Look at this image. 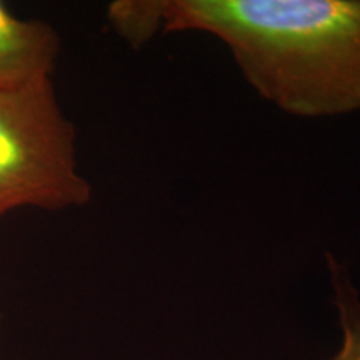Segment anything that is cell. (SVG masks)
<instances>
[{
	"label": "cell",
	"mask_w": 360,
	"mask_h": 360,
	"mask_svg": "<svg viewBox=\"0 0 360 360\" xmlns=\"http://www.w3.org/2000/svg\"><path fill=\"white\" fill-rule=\"evenodd\" d=\"M60 37L42 19H22L0 0V92L53 77Z\"/></svg>",
	"instance_id": "3957f363"
},
{
	"label": "cell",
	"mask_w": 360,
	"mask_h": 360,
	"mask_svg": "<svg viewBox=\"0 0 360 360\" xmlns=\"http://www.w3.org/2000/svg\"><path fill=\"white\" fill-rule=\"evenodd\" d=\"M124 25L137 49L160 30L212 35L289 115L360 110V0H129Z\"/></svg>",
	"instance_id": "6da1fadb"
},
{
	"label": "cell",
	"mask_w": 360,
	"mask_h": 360,
	"mask_svg": "<svg viewBox=\"0 0 360 360\" xmlns=\"http://www.w3.org/2000/svg\"><path fill=\"white\" fill-rule=\"evenodd\" d=\"M90 199L75 125L62 109L53 77L0 92V217L19 209H80Z\"/></svg>",
	"instance_id": "7a4b0ae2"
},
{
	"label": "cell",
	"mask_w": 360,
	"mask_h": 360,
	"mask_svg": "<svg viewBox=\"0 0 360 360\" xmlns=\"http://www.w3.org/2000/svg\"><path fill=\"white\" fill-rule=\"evenodd\" d=\"M334 305L339 312L342 345L330 360H360V297L355 289L349 267L332 254H326Z\"/></svg>",
	"instance_id": "277c9868"
},
{
	"label": "cell",
	"mask_w": 360,
	"mask_h": 360,
	"mask_svg": "<svg viewBox=\"0 0 360 360\" xmlns=\"http://www.w3.org/2000/svg\"><path fill=\"white\" fill-rule=\"evenodd\" d=\"M0 326H2V315H0Z\"/></svg>",
	"instance_id": "5b68a950"
}]
</instances>
